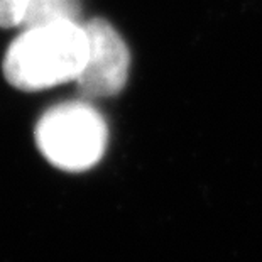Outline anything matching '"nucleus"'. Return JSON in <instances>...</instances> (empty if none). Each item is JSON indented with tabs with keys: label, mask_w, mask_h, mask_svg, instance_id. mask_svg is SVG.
Returning <instances> with one entry per match:
<instances>
[{
	"label": "nucleus",
	"mask_w": 262,
	"mask_h": 262,
	"mask_svg": "<svg viewBox=\"0 0 262 262\" xmlns=\"http://www.w3.org/2000/svg\"><path fill=\"white\" fill-rule=\"evenodd\" d=\"M107 141V122L85 100L49 108L36 125V144L41 154L58 169L70 172L86 171L98 164Z\"/></svg>",
	"instance_id": "2"
},
{
	"label": "nucleus",
	"mask_w": 262,
	"mask_h": 262,
	"mask_svg": "<svg viewBox=\"0 0 262 262\" xmlns=\"http://www.w3.org/2000/svg\"><path fill=\"white\" fill-rule=\"evenodd\" d=\"M83 27L88 37V58L76 78L78 92L88 102L115 97L129 78V48L115 27L102 17L90 19Z\"/></svg>",
	"instance_id": "3"
},
{
	"label": "nucleus",
	"mask_w": 262,
	"mask_h": 262,
	"mask_svg": "<svg viewBox=\"0 0 262 262\" xmlns=\"http://www.w3.org/2000/svg\"><path fill=\"white\" fill-rule=\"evenodd\" d=\"M80 17L78 0H31L22 26L39 27L59 22H76Z\"/></svg>",
	"instance_id": "4"
},
{
	"label": "nucleus",
	"mask_w": 262,
	"mask_h": 262,
	"mask_svg": "<svg viewBox=\"0 0 262 262\" xmlns=\"http://www.w3.org/2000/svg\"><path fill=\"white\" fill-rule=\"evenodd\" d=\"M88 58L85 27L59 22L26 31L10 42L4 58V76L14 88L39 92L76 81Z\"/></svg>",
	"instance_id": "1"
},
{
	"label": "nucleus",
	"mask_w": 262,
	"mask_h": 262,
	"mask_svg": "<svg viewBox=\"0 0 262 262\" xmlns=\"http://www.w3.org/2000/svg\"><path fill=\"white\" fill-rule=\"evenodd\" d=\"M31 0H0V27L22 26Z\"/></svg>",
	"instance_id": "5"
}]
</instances>
